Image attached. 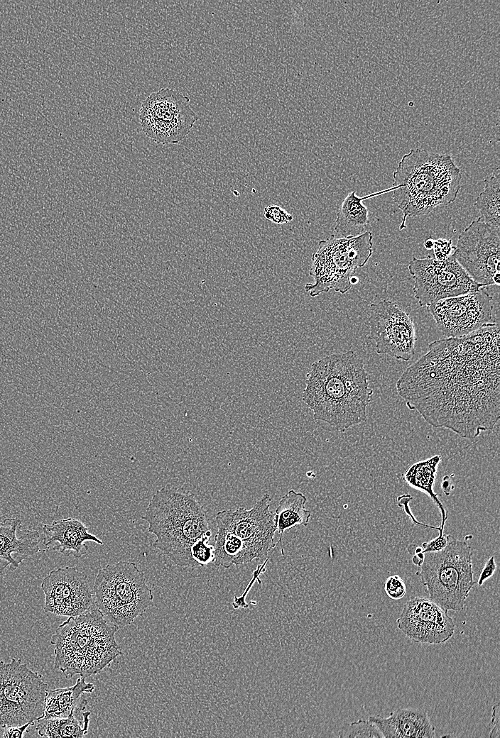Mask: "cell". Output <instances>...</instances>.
Returning <instances> with one entry per match:
<instances>
[{"label": "cell", "instance_id": "ab89813d", "mask_svg": "<svg viewBox=\"0 0 500 738\" xmlns=\"http://www.w3.org/2000/svg\"><path fill=\"white\" fill-rule=\"evenodd\" d=\"M423 558H424V554L423 553V551L420 552V553H418L417 554H414V555H413V557H412V562H413V564H415V565H416V566L420 567V565L423 563Z\"/></svg>", "mask_w": 500, "mask_h": 738}, {"label": "cell", "instance_id": "5bb4252c", "mask_svg": "<svg viewBox=\"0 0 500 738\" xmlns=\"http://www.w3.org/2000/svg\"><path fill=\"white\" fill-rule=\"evenodd\" d=\"M369 337L378 354L408 361L415 353V324L395 302L383 299L369 306Z\"/></svg>", "mask_w": 500, "mask_h": 738}, {"label": "cell", "instance_id": "74e56055", "mask_svg": "<svg viewBox=\"0 0 500 738\" xmlns=\"http://www.w3.org/2000/svg\"><path fill=\"white\" fill-rule=\"evenodd\" d=\"M499 703L492 707L491 720L489 725L490 727L489 737H499Z\"/></svg>", "mask_w": 500, "mask_h": 738}, {"label": "cell", "instance_id": "4dcf8cb0", "mask_svg": "<svg viewBox=\"0 0 500 738\" xmlns=\"http://www.w3.org/2000/svg\"><path fill=\"white\" fill-rule=\"evenodd\" d=\"M384 590L387 596L392 600H400L406 593V586L398 575H393L386 578Z\"/></svg>", "mask_w": 500, "mask_h": 738}, {"label": "cell", "instance_id": "6da1fadb", "mask_svg": "<svg viewBox=\"0 0 500 738\" xmlns=\"http://www.w3.org/2000/svg\"><path fill=\"white\" fill-rule=\"evenodd\" d=\"M499 320L460 338L439 339L396 382L410 409L430 425L474 439L500 417Z\"/></svg>", "mask_w": 500, "mask_h": 738}, {"label": "cell", "instance_id": "d6986e66", "mask_svg": "<svg viewBox=\"0 0 500 738\" xmlns=\"http://www.w3.org/2000/svg\"><path fill=\"white\" fill-rule=\"evenodd\" d=\"M42 536V544L45 550L55 551L65 556L75 558L82 557L87 553L86 541L104 544L98 537L88 532L84 523L72 517L44 524Z\"/></svg>", "mask_w": 500, "mask_h": 738}, {"label": "cell", "instance_id": "8fae6325", "mask_svg": "<svg viewBox=\"0 0 500 738\" xmlns=\"http://www.w3.org/2000/svg\"><path fill=\"white\" fill-rule=\"evenodd\" d=\"M408 271L414 280V297L420 307L484 287L471 278L452 255L443 261L430 255L423 258L413 256Z\"/></svg>", "mask_w": 500, "mask_h": 738}, {"label": "cell", "instance_id": "7402d4cb", "mask_svg": "<svg viewBox=\"0 0 500 738\" xmlns=\"http://www.w3.org/2000/svg\"><path fill=\"white\" fill-rule=\"evenodd\" d=\"M94 690L93 683H87L85 678L79 677L72 686L48 690L41 718L65 717L77 708L85 710L87 700L84 694L91 693Z\"/></svg>", "mask_w": 500, "mask_h": 738}, {"label": "cell", "instance_id": "44dd1931", "mask_svg": "<svg viewBox=\"0 0 500 738\" xmlns=\"http://www.w3.org/2000/svg\"><path fill=\"white\" fill-rule=\"evenodd\" d=\"M393 190L391 187L364 197L357 196L355 191L349 192L337 213L334 232L340 238L355 237L366 232L369 225V210L363 201Z\"/></svg>", "mask_w": 500, "mask_h": 738}, {"label": "cell", "instance_id": "8992f818", "mask_svg": "<svg viewBox=\"0 0 500 738\" xmlns=\"http://www.w3.org/2000/svg\"><path fill=\"white\" fill-rule=\"evenodd\" d=\"M472 551L465 541L449 534L446 546L424 553L420 576L429 598L442 609L462 611L474 584Z\"/></svg>", "mask_w": 500, "mask_h": 738}, {"label": "cell", "instance_id": "7a4b0ae2", "mask_svg": "<svg viewBox=\"0 0 500 738\" xmlns=\"http://www.w3.org/2000/svg\"><path fill=\"white\" fill-rule=\"evenodd\" d=\"M372 395L363 359L348 351L326 356L311 365L302 399L315 420L344 432L366 421Z\"/></svg>", "mask_w": 500, "mask_h": 738}, {"label": "cell", "instance_id": "d6a6232c", "mask_svg": "<svg viewBox=\"0 0 500 738\" xmlns=\"http://www.w3.org/2000/svg\"><path fill=\"white\" fill-rule=\"evenodd\" d=\"M455 246H452L451 239L438 238L433 241L434 258L443 261L447 259L452 253Z\"/></svg>", "mask_w": 500, "mask_h": 738}, {"label": "cell", "instance_id": "9c48e42d", "mask_svg": "<svg viewBox=\"0 0 500 738\" xmlns=\"http://www.w3.org/2000/svg\"><path fill=\"white\" fill-rule=\"evenodd\" d=\"M48 690L43 675L21 659L0 661V726H21L41 718Z\"/></svg>", "mask_w": 500, "mask_h": 738}, {"label": "cell", "instance_id": "e575fe53", "mask_svg": "<svg viewBox=\"0 0 500 738\" xmlns=\"http://www.w3.org/2000/svg\"><path fill=\"white\" fill-rule=\"evenodd\" d=\"M449 534L438 535L437 537L431 539L429 541L423 542V553L426 552H436L443 549L448 541Z\"/></svg>", "mask_w": 500, "mask_h": 738}, {"label": "cell", "instance_id": "9a60e30c", "mask_svg": "<svg viewBox=\"0 0 500 738\" xmlns=\"http://www.w3.org/2000/svg\"><path fill=\"white\" fill-rule=\"evenodd\" d=\"M486 289L440 299L427 307L444 336L463 337L494 321L492 297Z\"/></svg>", "mask_w": 500, "mask_h": 738}, {"label": "cell", "instance_id": "603a6c76", "mask_svg": "<svg viewBox=\"0 0 500 738\" xmlns=\"http://www.w3.org/2000/svg\"><path fill=\"white\" fill-rule=\"evenodd\" d=\"M306 497L301 492L290 490L280 500L274 513L276 532L280 537L281 553L284 555L282 545L283 533L294 527H307L311 516V512L305 507Z\"/></svg>", "mask_w": 500, "mask_h": 738}, {"label": "cell", "instance_id": "cb8c5ba5", "mask_svg": "<svg viewBox=\"0 0 500 738\" xmlns=\"http://www.w3.org/2000/svg\"><path fill=\"white\" fill-rule=\"evenodd\" d=\"M77 708L67 717L36 720V729L44 737L81 738L87 734L89 724V711Z\"/></svg>", "mask_w": 500, "mask_h": 738}, {"label": "cell", "instance_id": "e0dca14e", "mask_svg": "<svg viewBox=\"0 0 500 738\" xmlns=\"http://www.w3.org/2000/svg\"><path fill=\"white\" fill-rule=\"evenodd\" d=\"M447 612L430 598L415 596L403 605L397 627L414 642L443 644L453 636L455 629Z\"/></svg>", "mask_w": 500, "mask_h": 738}, {"label": "cell", "instance_id": "d4e9b609", "mask_svg": "<svg viewBox=\"0 0 500 738\" xmlns=\"http://www.w3.org/2000/svg\"><path fill=\"white\" fill-rule=\"evenodd\" d=\"M440 460V456L435 455L427 460L418 461L411 465L403 475V478L409 485L429 495L439 508L442 517L439 535L443 534L444 527L447 519V512L433 490L437 468Z\"/></svg>", "mask_w": 500, "mask_h": 738}, {"label": "cell", "instance_id": "7c38bea8", "mask_svg": "<svg viewBox=\"0 0 500 738\" xmlns=\"http://www.w3.org/2000/svg\"><path fill=\"white\" fill-rule=\"evenodd\" d=\"M452 255L477 284L499 285L500 227L472 221L459 235Z\"/></svg>", "mask_w": 500, "mask_h": 738}, {"label": "cell", "instance_id": "484cf974", "mask_svg": "<svg viewBox=\"0 0 500 738\" xmlns=\"http://www.w3.org/2000/svg\"><path fill=\"white\" fill-rule=\"evenodd\" d=\"M214 564L217 567L229 568L233 565H242L251 561L244 542L233 532L217 527L214 536Z\"/></svg>", "mask_w": 500, "mask_h": 738}, {"label": "cell", "instance_id": "3957f363", "mask_svg": "<svg viewBox=\"0 0 500 738\" xmlns=\"http://www.w3.org/2000/svg\"><path fill=\"white\" fill-rule=\"evenodd\" d=\"M393 201L403 213L400 230L408 217L430 214L448 205L460 189L461 170L449 154L416 148L405 154L393 173Z\"/></svg>", "mask_w": 500, "mask_h": 738}, {"label": "cell", "instance_id": "60d3db41", "mask_svg": "<svg viewBox=\"0 0 500 738\" xmlns=\"http://www.w3.org/2000/svg\"><path fill=\"white\" fill-rule=\"evenodd\" d=\"M433 241L434 240L433 238H431L425 240V242H424V247H425V248H426L428 250L432 249L433 246Z\"/></svg>", "mask_w": 500, "mask_h": 738}, {"label": "cell", "instance_id": "52a82bcc", "mask_svg": "<svg viewBox=\"0 0 500 738\" xmlns=\"http://www.w3.org/2000/svg\"><path fill=\"white\" fill-rule=\"evenodd\" d=\"M93 590L95 606L119 629L141 616L153 600L144 573L134 562L119 561L100 568Z\"/></svg>", "mask_w": 500, "mask_h": 738}, {"label": "cell", "instance_id": "836d02e7", "mask_svg": "<svg viewBox=\"0 0 500 738\" xmlns=\"http://www.w3.org/2000/svg\"><path fill=\"white\" fill-rule=\"evenodd\" d=\"M31 725L33 724L27 723L21 726H0V738H21Z\"/></svg>", "mask_w": 500, "mask_h": 738}, {"label": "cell", "instance_id": "7bdbcfd3", "mask_svg": "<svg viewBox=\"0 0 500 738\" xmlns=\"http://www.w3.org/2000/svg\"><path fill=\"white\" fill-rule=\"evenodd\" d=\"M251 603L253 604V605H256V602L255 601H251Z\"/></svg>", "mask_w": 500, "mask_h": 738}, {"label": "cell", "instance_id": "4fadbf2b", "mask_svg": "<svg viewBox=\"0 0 500 738\" xmlns=\"http://www.w3.org/2000/svg\"><path fill=\"white\" fill-rule=\"evenodd\" d=\"M271 497L264 494L251 509L239 507L217 513V527H223L239 537L251 561L268 556L277 543L274 513L270 510Z\"/></svg>", "mask_w": 500, "mask_h": 738}, {"label": "cell", "instance_id": "d590c367", "mask_svg": "<svg viewBox=\"0 0 500 738\" xmlns=\"http://www.w3.org/2000/svg\"><path fill=\"white\" fill-rule=\"evenodd\" d=\"M496 569V564L495 562L494 556H491L486 561L477 580V583L479 586H482L484 583L489 579L494 573Z\"/></svg>", "mask_w": 500, "mask_h": 738}, {"label": "cell", "instance_id": "30bf717a", "mask_svg": "<svg viewBox=\"0 0 500 738\" xmlns=\"http://www.w3.org/2000/svg\"><path fill=\"white\" fill-rule=\"evenodd\" d=\"M139 119L145 134L154 142L165 145L182 141L198 116L191 109L188 96L166 87L143 101Z\"/></svg>", "mask_w": 500, "mask_h": 738}, {"label": "cell", "instance_id": "2e32d148", "mask_svg": "<svg viewBox=\"0 0 500 738\" xmlns=\"http://www.w3.org/2000/svg\"><path fill=\"white\" fill-rule=\"evenodd\" d=\"M41 588L45 595L46 613L77 616L94 604L87 575L75 567L52 570L42 581Z\"/></svg>", "mask_w": 500, "mask_h": 738}, {"label": "cell", "instance_id": "f1b7e54d", "mask_svg": "<svg viewBox=\"0 0 500 738\" xmlns=\"http://www.w3.org/2000/svg\"><path fill=\"white\" fill-rule=\"evenodd\" d=\"M210 536L205 535L200 537L191 546V556L198 566H205L214 562V546L208 544Z\"/></svg>", "mask_w": 500, "mask_h": 738}, {"label": "cell", "instance_id": "ffe728a7", "mask_svg": "<svg viewBox=\"0 0 500 738\" xmlns=\"http://www.w3.org/2000/svg\"><path fill=\"white\" fill-rule=\"evenodd\" d=\"M374 723L384 738H433L435 729L425 710L418 708H401L391 712L386 717L371 715Z\"/></svg>", "mask_w": 500, "mask_h": 738}, {"label": "cell", "instance_id": "ac0fdd59", "mask_svg": "<svg viewBox=\"0 0 500 738\" xmlns=\"http://www.w3.org/2000/svg\"><path fill=\"white\" fill-rule=\"evenodd\" d=\"M18 518L0 517V577L9 568L17 569L23 561L40 551L43 536L23 527Z\"/></svg>", "mask_w": 500, "mask_h": 738}, {"label": "cell", "instance_id": "b9f144b4", "mask_svg": "<svg viewBox=\"0 0 500 738\" xmlns=\"http://www.w3.org/2000/svg\"><path fill=\"white\" fill-rule=\"evenodd\" d=\"M358 282H359V279L357 277H355V276H352V277L351 278V283H352V285H355Z\"/></svg>", "mask_w": 500, "mask_h": 738}, {"label": "cell", "instance_id": "277c9868", "mask_svg": "<svg viewBox=\"0 0 500 738\" xmlns=\"http://www.w3.org/2000/svg\"><path fill=\"white\" fill-rule=\"evenodd\" d=\"M148 532L156 536L153 546L180 567H197L190 549L205 535H212L207 512L192 492L165 485L152 496L144 515Z\"/></svg>", "mask_w": 500, "mask_h": 738}, {"label": "cell", "instance_id": "ba28073f", "mask_svg": "<svg viewBox=\"0 0 500 738\" xmlns=\"http://www.w3.org/2000/svg\"><path fill=\"white\" fill-rule=\"evenodd\" d=\"M371 231L347 238L321 240L311 258L310 275L313 282L305 285L311 297L333 290L342 294L352 287L351 278L364 267L373 253Z\"/></svg>", "mask_w": 500, "mask_h": 738}, {"label": "cell", "instance_id": "83f0119b", "mask_svg": "<svg viewBox=\"0 0 500 738\" xmlns=\"http://www.w3.org/2000/svg\"><path fill=\"white\" fill-rule=\"evenodd\" d=\"M338 736L349 738H383V735L377 727L369 720H359L344 724L340 728Z\"/></svg>", "mask_w": 500, "mask_h": 738}, {"label": "cell", "instance_id": "5b68a950", "mask_svg": "<svg viewBox=\"0 0 500 738\" xmlns=\"http://www.w3.org/2000/svg\"><path fill=\"white\" fill-rule=\"evenodd\" d=\"M119 629L94 604L79 615L68 617L51 636L54 668L66 678L97 674L122 655L115 639Z\"/></svg>", "mask_w": 500, "mask_h": 738}, {"label": "cell", "instance_id": "f35d334b", "mask_svg": "<svg viewBox=\"0 0 500 738\" xmlns=\"http://www.w3.org/2000/svg\"><path fill=\"white\" fill-rule=\"evenodd\" d=\"M453 475L454 474H452L451 475H445L442 478L441 488L446 495H450L452 490L454 489V486L452 484V478Z\"/></svg>", "mask_w": 500, "mask_h": 738}, {"label": "cell", "instance_id": "f546056e", "mask_svg": "<svg viewBox=\"0 0 500 738\" xmlns=\"http://www.w3.org/2000/svg\"><path fill=\"white\" fill-rule=\"evenodd\" d=\"M268 559L269 557L268 556L266 558L265 561H263V563L258 565L257 568L253 571L252 577L242 594L239 597H234V601L232 603V605L234 609H239L240 607L246 609L249 607V605L246 602V595L253 586L255 581H257L258 583L261 584V581L259 578V576L262 573L265 571V567Z\"/></svg>", "mask_w": 500, "mask_h": 738}, {"label": "cell", "instance_id": "1f68e13d", "mask_svg": "<svg viewBox=\"0 0 500 738\" xmlns=\"http://www.w3.org/2000/svg\"><path fill=\"white\" fill-rule=\"evenodd\" d=\"M263 215L266 219L276 224L290 222L293 219V215L278 205H268L265 207Z\"/></svg>", "mask_w": 500, "mask_h": 738}, {"label": "cell", "instance_id": "8d00e7d4", "mask_svg": "<svg viewBox=\"0 0 500 738\" xmlns=\"http://www.w3.org/2000/svg\"><path fill=\"white\" fill-rule=\"evenodd\" d=\"M410 499H412V497H411L409 495H401V496L398 497V498H397L398 505L400 507H403V509L404 510L405 512L411 517V519L413 521V522L415 523L417 525H419V526H421V527H425V528L426 527H429V528H431V529H435L439 531L440 530L439 527H433V526H430V525L424 524L423 523H420L419 522H418L415 519V518L413 517V514H412V512H411V510L409 508V506L408 505V502L410 501Z\"/></svg>", "mask_w": 500, "mask_h": 738}, {"label": "cell", "instance_id": "4316f807", "mask_svg": "<svg viewBox=\"0 0 500 738\" xmlns=\"http://www.w3.org/2000/svg\"><path fill=\"white\" fill-rule=\"evenodd\" d=\"M484 189L477 196L474 205L479 211L482 222L500 227V175L499 169L484 179Z\"/></svg>", "mask_w": 500, "mask_h": 738}]
</instances>
